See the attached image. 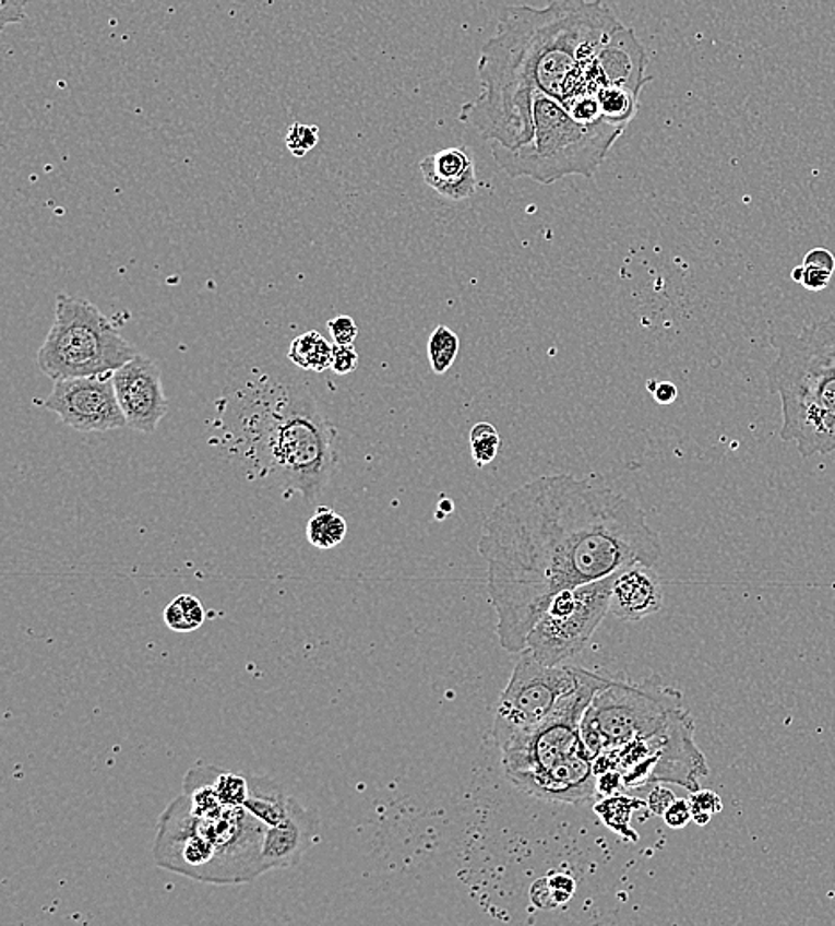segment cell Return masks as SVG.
Here are the masks:
<instances>
[{"instance_id": "26", "label": "cell", "mask_w": 835, "mask_h": 926, "mask_svg": "<svg viewBox=\"0 0 835 926\" xmlns=\"http://www.w3.org/2000/svg\"><path fill=\"white\" fill-rule=\"evenodd\" d=\"M468 442H470L474 463L479 468L492 463L498 456L499 448H501V437H499L496 426L490 425V423L474 425L470 435H468Z\"/></svg>"}, {"instance_id": "20", "label": "cell", "mask_w": 835, "mask_h": 926, "mask_svg": "<svg viewBox=\"0 0 835 926\" xmlns=\"http://www.w3.org/2000/svg\"><path fill=\"white\" fill-rule=\"evenodd\" d=\"M647 807V802L637 800V798H629V796H604L603 800L594 807L595 812L603 820L604 826L609 830H613L615 834H619L623 841L636 843L640 840V834L634 832L631 827L633 812L636 809Z\"/></svg>"}, {"instance_id": "34", "label": "cell", "mask_w": 835, "mask_h": 926, "mask_svg": "<svg viewBox=\"0 0 835 926\" xmlns=\"http://www.w3.org/2000/svg\"><path fill=\"white\" fill-rule=\"evenodd\" d=\"M622 787V772H620L619 768H615V770H608V772L597 775V782H595V795H600L603 798L604 796H613L617 795Z\"/></svg>"}, {"instance_id": "8", "label": "cell", "mask_w": 835, "mask_h": 926, "mask_svg": "<svg viewBox=\"0 0 835 926\" xmlns=\"http://www.w3.org/2000/svg\"><path fill=\"white\" fill-rule=\"evenodd\" d=\"M506 688L499 697L492 736L501 748L513 736L551 719L585 685L592 672L577 666L544 665L532 652H518Z\"/></svg>"}, {"instance_id": "6", "label": "cell", "mask_w": 835, "mask_h": 926, "mask_svg": "<svg viewBox=\"0 0 835 926\" xmlns=\"http://www.w3.org/2000/svg\"><path fill=\"white\" fill-rule=\"evenodd\" d=\"M535 135L527 145L506 149L490 143L493 161L512 179H532L551 186L570 175L594 177L609 150L622 135L623 127L609 121L583 123L563 104L546 93L533 98Z\"/></svg>"}, {"instance_id": "4", "label": "cell", "mask_w": 835, "mask_h": 926, "mask_svg": "<svg viewBox=\"0 0 835 926\" xmlns=\"http://www.w3.org/2000/svg\"><path fill=\"white\" fill-rule=\"evenodd\" d=\"M611 679L592 672L585 685L538 727L501 747L504 777L522 793L556 804H583L595 795V759L581 738V720Z\"/></svg>"}, {"instance_id": "11", "label": "cell", "mask_w": 835, "mask_h": 926, "mask_svg": "<svg viewBox=\"0 0 835 926\" xmlns=\"http://www.w3.org/2000/svg\"><path fill=\"white\" fill-rule=\"evenodd\" d=\"M684 711L681 691L661 682L611 680L589 704V713L603 733L604 752H613L634 739L651 738Z\"/></svg>"}, {"instance_id": "32", "label": "cell", "mask_w": 835, "mask_h": 926, "mask_svg": "<svg viewBox=\"0 0 835 926\" xmlns=\"http://www.w3.org/2000/svg\"><path fill=\"white\" fill-rule=\"evenodd\" d=\"M549 888H551L552 898L556 905L569 902L570 898L574 897L575 882L574 878L566 874H552L547 877Z\"/></svg>"}, {"instance_id": "27", "label": "cell", "mask_w": 835, "mask_h": 926, "mask_svg": "<svg viewBox=\"0 0 835 926\" xmlns=\"http://www.w3.org/2000/svg\"><path fill=\"white\" fill-rule=\"evenodd\" d=\"M214 792L217 798L230 807L244 806V802L250 796V781L236 775V773L223 772L219 768L214 770Z\"/></svg>"}, {"instance_id": "2", "label": "cell", "mask_w": 835, "mask_h": 926, "mask_svg": "<svg viewBox=\"0 0 835 926\" xmlns=\"http://www.w3.org/2000/svg\"><path fill=\"white\" fill-rule=\"evenodd\" d=\"M620 20L600 0H551L546 8L510 5L481 49L484 92L460 120L488 143L518 149L533 140V98L563 100Z\"/></svg>"}, {"instance_id": "16", "label": "cell", "mask_w": 835, "mask_h": 926, "mask_svg": "<svg viewBox=\"0 0 835 926\" xmlns=\"http://www.w3.org/2000/svg\"><path fill=\"white\" fill-rule=\"evenodd\" d=\"M663 586L647 565H629L615 574L609 613L623 622H637L661 612Z\"/></svg>"}, {"instance_id": "36", "label": "cell", "mask_w": 835, "mask_h": 926, "mask_svg": "<svg viewBox=\"0 0 835 926\" xmlns=\"http://www.w3.org/2000/svg\"><path fill=\"white\" fill-rule=\"evenodd\" d=\"M676 800L677 796L673 795L671 790L657 784V786L652 790L651 795H648L647 809L651 810L654 816H663L667 812L668 807H670Z\"/></svg>"}, {"instance_id": "17", "label": "cell", "mask_w": 835, "mask_h": 926, "mask_svg": "<svg viewBox=\"0 0 835 926\" xmlns=\"http://www.w3.org/2000/svg\"><path fill=\"white\" fill-rule=\"evenodd\" d=\"M419 168L425 182L444 199L462 202L476 194V166L470 154L462 146H451L428 155L420 161Z\"/></svg>"}, {"instance_id": "5", "label": "cell", "mask_w": 835, "mask_h": 926, "mask_svg": "<svg viewBox=\"0 0 835 926\" xmlns=\"http://www.w3.org/2000/svg\"><path fill=\"white\" fill-rule=\"evenodd\" d=\"M768 367L770 389L783 405L784 442L803 459L835 451V318L798 333H778Z\"/></svg>"}, {"instance_id": "3", "label": "cell", "mask_w": 835, "mask_h": 926, "mask_svg": "<svg viewBox=\"0 0 835 926\" xmlns=\"http://www.w3.org/2000/svg\"><path fill=\"white\" fill-rule=\"evenodd\" d=\"M217 444L251 482L314 501L337 465L335 431L295 377L257 371L223 400Z\"/></svg>"}, {"instance_id": "38", "label": "cell", "mask_w": 835, "mask_h": 926, "mask_svg": "<svg viewBox=\"0 0 835 926\" xmlns=\"http://www.w3.org/2000/svg\"><path fill=\"white\" fill-rule=\"evenodd\" d=\"M652 396H654V400L659 405H671L677 400V396H679V391H677V385H673L671 381H661V383H657L656 389L652 392Z\"/></svg>"}, {"instance_id": "21", "label": "cell", "mask_w": 835, "mask_h": 926, "mask_svg": "<svg viewBox=\"0 0 835 926\" xmlns=\"http://www.w3.org/2000/svg\"><path fill=\"white\" fill-rule=\"evenodd\" d=\"M835 273V257L826 248H814L803 257L802 265L791 271L792 281L803 285L807 290L818 293L831 284Z\"/></svg>"}, {"instance_id": "12", "label": "cell", "mask_w": 835, "mask_h": 926, "mask_svg": "<svg viewBox=\"0 0 835 926\" xmlns=\"http://www.w3.org/2000/svg\"><path fill=\"white\" fill-rule=\"evenodd\" d=\"M112 377L115 372L53 381L52 392L41 406L58 415L68 428L83 434L126 428Z\"/></svg>"}, {"instance_id": "35", "label": "cell", "mask_w": 835, "mask_h": 926, "mask_svg": "<svg viewBox=\"0 0 835 926\" xmlns=\"http://www.w3.org/2000/svg\"><path fill=\"white\" fill-rule=\"evenodd\" d=\"M25 4L27 0H0V27L20 24L25 19Z\"/></svg>"}, {"instance_id": "25", "label": "cell", "mask_w": 835, "mask_h": 926, "mask_svg": "<svg viewBox=\"0 0 835 926\" xmlns=\"http://www.w3.org/2000/svg\"><path fill=\"white\" fill-rule=\"evenodd\" d=\"M460 339L448 327H437L428 341V360L434 375H445L458 357Z\"/></svg>"}, {"instance_id": "1", "label": "cell", "mask_w": 835, "mask_h": 926, "mask_svg": "<svg viewBox=\"0 0 835 926\" xmlns=\"http://www.w3.org/2000/svg\"><path fill=\"white\" fill-rule=\"evenodd\" d=\"M499 643L512 654L561 590L609 578L629 565L656 567L659 535L631 499L569 474L544 476L504 497L478 544Z\"/></svg>"}, {"instance_id": "28", "label": "cell", "mask_w": 835, "mask_h": 926, "mask_svg": "<svg viewBox=\"0 0 835 926\" xmlns=\"http://www.w3.org/2000/svg\"><path fill=\"white\" fill-rule=\"evenodd\" d=\"M688 800H690L691 806V818L699 827L707 826L711 818L724 809L721 796L718 793L711 792V790H696V792L691 793Z\"/></svg>"}, {"instance_id": "19", "label": "cell", "mask_w": 835, "mask_h": 926, "mask_svg": "<svg viewBox=\"0 0 835 926\" xmlns=\"http://www.w3.org/2000/svg\"><path fill=\"white\" fill-rule=\"evenodd\" d=\"M332 357H334V346L315 330L296 337L287 352L290 363L303 371H326L329 367H332Z\"/></svg>"}, {"instance_id": "37", "label": "cell", "mask_w": 835, "mask_h": 926, "mask_svg": "<svg viewBox=\"0 0 835 926\" xmlns=\"http://www.w3.org/2000/svg\"><path fill=\"white\" fill-rule=\"evenodd\" d=\"M532 902L535 903V907L538 909L558 907V905H556L554 898H552L551 888H549L547 878H540V880H536V882L533 883Z\"/></svg>"}, {"instance_id": "22", "label": "cell", "mask_w": 835, "mask_h": 926, "mask_svg": "<svg viewBox=\"0 0 835 926\" xmlns=\"http://www.w3.org/2000/svg\"><path fill=\"white\" fill-rule=\"evenodd\" d=\"M594 97L599 102L603 120L609 121L613 126L625 129L629 121L633 120L634 115H636L640 95L631 92V90L617 86L600 87Z\"/></svg>"}, {"instance_id": "29", "label": "cell", "mask_w": 835, "mask_h": 926, "mask_svg": "<svg viewBox=\"0 0 835 926\" xmlns=\"http://www.w3.org/2000/svg\"><path fill=\"white\" fill-rule=\"evenodd\" d=\"M319 143V127L307 126V123H293L285 135V146L290 154L301 159L309 154L310 150H314Z\"/></svg>"}, {"instance_id": "33", "label": "cell", "mask_w": 835, "mask_h": 926, "mask_svg": "<svg viewBox=\"0 0 835 926\" xmlns=\"http://www.w3.org/2000/svg\"><path fill=\"white\" fill-rule=\"evenodd\" d=\"M663 820H665V823H667L670 829H682V827L688 826L690 821H693V818H691L690 800H685V798H677V800L668 807L667 812L663 815Z\"/></svg>"}, {"instance_id": "9", "label": "cell", "mask_w": 835, "mask_h": 926, "mask_svg": "<svg viewBox=\"0 0 835 926\" xmlns=\"http://www.w3.org/2000/svg\"><path fill=\"white\" fill-rule=\"evenodd\" d=\"M613 756L622 772L623 787L642 790L648 784H679L693 793L709 767L695 744V722L688 711L651 738L634 739L617 748Z\"/></svg>"}, {"instance_id": "7", "label": "cell", "mask_w": 835, "mask_h": 926, "mask_svg": "<svg viewBox=\"0 0 835 926\" xmlns=\"http://www.w3.org/2000/svg\"><path fill=\"white\" fill-rule=\"evenodd\" d=\"M138 355L100 310L75 296L58 295L56 316L38 352L39 371L50 380L115 372Z\"/></svg>"}, {"instance_id": "23", "label": "cell", "mask_w": 835, "mask_h": 926, "mask_svg": "<svg viewBox=\"0 0 835 926\" xmlns=\"http://www.w3.org/2000/svg\"><path fill=\"white\" fill-rule=\"evenodd\" d=\"M348 524L332 508H318L307 524V538L318 549H334L343 544Z\"/></svg>"}, {"instance_id": "13", "label": "cell", "mask_w": 835, "mask_h": 926, "mask_svg": "<svg viewBox=\"0 0 835 926\" xmlns=\"http://www.w3.org/2000/svg\"><path fill=\"white\" fill-rule=\"evenodd\" d=\"M645 68L647 52L643 45L633 29L620 25L619 29L604 41L599 52L595 54L577 83L561 102L581 95H595L600 87L608 86L625 87L640 95L643 86L648 83Z\"/></svg>"}, {"instance_id": "18", "label": "cell", "mask_w": 835, "mask_h": 926, "mask_svg": "<svg viewBox=\"0 0 835 926\" xmlns=\"http://www.w3.org/2000/svg\"><path fill=\"white\" fill-rule=\"evenodd\" d=\"M250 796L244 802V809L255 816L264 826H278L285 816L289 815L290 796L285 795L281 784L267 777H251Z\"/></svg>"}, {"instance_id": "40", "label": "cell", "mask_w": 835, "mask_h": 926, "mask_svg": "<svg viewBox=\"0 0 835 926\" xmlns=\"http://www.w3.org/2000/svg\"><path fill=\"white\" fill-rule=\"evenodd\" d=\"M656 385H657V381H652V380L648 381V391L654 392V389H656Z\"/></svg>"}, {"instance_id": "30", "label": "cell", "mask_w": 835, "mask_h": 926, "mask_svg": "<svg viewBox=\"0 0 835 926\" xmlns=\"http://www.w3.org/2000/svg\"><path fill=\"white\" fill-rule=\"evenodd\" d=\"M329 330L330 335L334 339V344L351 346L355 343V339L358 337L357 323L349 316H338V318L330 319Z\"/></svg>"}, {"instance_id": "24", "label": "cell", "mask_w": 835, "mask_h": 926, "mask_svg": "<svg viewBox=\"0 0 835 926\" xmlns=\"http://www.w3.org/2000/svg\"><path fill=\"white\" fill-rule=\"evenodd\" d=\"M203 620H205L203 604L200 603V598L191 594L179 595L165 609V622L171 631H196Z\"/></svg>"}, {"instance_id": "31", "label": "cell", "mask_w": 835, "mask_h": 926, "mask_svg": "<svg viewBox=\"0 0 835 926\" xmlns=\"http://www.w3.org/2000/svg\"><path fill=\"white\" fill-rule=\"evenodd\" d=\"M358 367V353L355 347L344 346V344H334V357H332V371L335 375H349Z\"/></svg>"}, {"instance_id": "39", "label": "cell", "mask_w": 835, "mask_h": 926, "mask_svg": "<svg viewBox=\"0 0 835 926\" xmlns=\"http://www.w3.org/2000/svg\"><path fill=\"white\" fill-rule=\"evenodd\" d=\"M439 508H440L439 513H444V510H445V513H448V515H450V513L453 512V502H451L450 499H448V497H444V499H442V501H440Z\"/></svg>"}, {"instance_id": "10", "label": "cell", "mask_w": 835, "mask_h": 926, "mask_svg": "<svg viewBox=\"0 0 835 926\" xmlns=\"http://www.w3.org/2000/svg\"><path fill=\"white\" fill-rule=\"evenodd\" d=\"M615 574L556 594L547 612L527 634V651L538 662L551 666L561 665L585 651L609 613Z\"/></svg>"}, {"instance_id": "15", "label": "cell", "mask_w": 835, "mask_h": 926, "mask_svg": "<svg viewBox=\"0 0 835 926\" xmlns=\"http://www.w3.org/2000/svg\"><path fill=\"white\" fill-rule=\"evenodd\" d=\"M319 841V818L315 810L305 809L290 796L289 815L278 826L267 827L262 843V860L270 869L293 868L301 855Z\"/></svg>"}, {"instance_id": "14", "label": "cell", "mask_w": 835, "mask_h": 926, "mask_svg": "<svg viewBox=\"0 0 835 926\" xmlns=\"http://www.w3.org/2000/svg\"><path fill=\"white\" fill-rule=\"evenodd\" d=\"M112 381L127 426L140 434H154L163 417L168 414V397L163 391L157 366L151 358L138 353L126 366L115 371Z\"/></svg>"}]
</instances>
